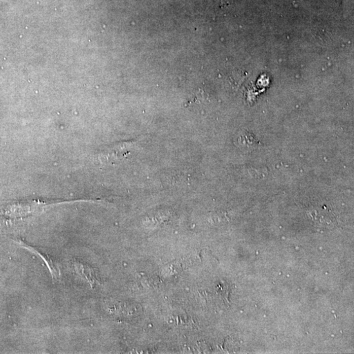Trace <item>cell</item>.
<instances>
[{"label":"cell","instance_id":"cell-1","mask_svg":"<svg viewBox=\"0 0 354 354\" xmlns=\"http://www.w3.org/2000/svg\"><path fill=\"white\" fill-rule=\"evenodd\" d=\"M71 202V201H57V202H47L42 201L41 199H32L28 201H24L22 203L13 204L8 206L6 209L0 213V217H4L5 220H15L16 219L24 218V217L30 216L43 211L44 208L49 206L59 205L65 203Z\"/></svg>","mask_w":354,"mask_h":354},{"label":"cell","instance_id":"cell-2","mask_svg":"<svg viewBox=\"0 0 354 354\" xmlns=\"http://www.w3.org/2000/svg\"><path fill=\"white\" fill-rule=\"evenodd\" d=\"M309 216L315 226L320 228L330 227L335 225L336 219L333 213L327 209H317L309 212Z\"/></svg>","mask_w":354,"mask_h":354},{"label":"cell","instance_id":"cell-3","mask_svg":"<svg viewBox=\"0 0 354 354\" xmlns=\"http://www.w3.org/2000/svg\"><path fill=\"white\" fill-rule=\"evenodd\" d=\"M74 266H75L76 272H77L82 278L86 279V281L91 285L92 288H93L95 285L97 284L96 283L98 282V279H97V276H96L93 269L89 267L87 264L82 263V262L78 261L74 263Z\"/></svg>","mask_w":354,"mask_h":354},{"label":"cell","instance_id":"cell-4","mask_svg":"<svg viewBox=\"0 0 354 354\" xmlns=\"http://www.w3.org/2000/svg\"><path fill=\"white\" fill-rule=\"evenodd\" d=\"M17 241L18 243L21 244V245L24 246V247L28 248V250L33 251V252L37 253L38 255H39L40 256H41L42 259H44L47 264H48V266L49 267V270L51 271V275H52L53 278L55 279V277L56 279H57V277H58V276H59L60 275L59 270V269L56 267V266H55V265H54V264L53 263V262L51 261V259H49L48 257H46V255H42V253L38 252L37 249L31 247V246H29L28 244L25 243V242L20 240V239Z\"/></svg>","mask_w":354,"mask_h":354}]
</instances>
